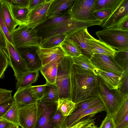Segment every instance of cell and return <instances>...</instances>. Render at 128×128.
<instances>
[{
    "instance_id": "4fadbf2b",
    "label": "cell",
    "mask_w": 128,
    "mask_h": 128,
    "mask_svg": "<svg viewBox=\"0 0 128 128\" xmlns=\"http://www.w3.org/2000/svg\"><path fill=\"white\" fill-rule=\"evenodd\" d=\"M52 0H47L40 6L30 10L27 25L28 27L34 29L47 20V13Z\"/></svg>"
},
{
    "instance_id": "e0dca14e",
    "label": "cell",
    "mask_w": 128,
    "mask_h": 128,
    "mask_svg": "<svg viewBox=\"0 0 128 128\" xmlns=\"http://www.w3.org/2000/svg\"><path fill=\"white\" fill-rule=\"evenodd\" d=\"M72 18L67 12L61 16L47 19L34 29L37 31L38 36L40 37L55 29Z\"/></svg>"
},
{
    "instance_id": "1f68e13d",
    "label": "cell",
    "mask_w": 128,
    "mask_h": 128,
    "mask_svg": "<svg viewBox=\"0 0 128 128\" xmlns=\"http://www.w3.org/2000/svg\"><path fill=\"white\" fill-rule=\"evenodd\" d=\"M18 109L19 108L14 100L11 106L2 117V118L16 125L19 126L18 122Z\"/></svg>"
},
{
    "instance_id": "8d00e7d4",
    "label": "cell",
    "mask_w": 128,
    "mask_h": 128,
    "mask_svg": "<svg viewBox=\"0 0 128 128\" xmlns=\"http://www.w3.org/2000/svg\"><path fill=\"white\" fill-rule=\"evenodd\" d=\"M128 113V98L123 106L114 117V120L116 125L119 123L124 118Z\"/></svg>"
},
{
    "instance_id": "11a10c76",
    "label": "cell",
    "mask_w": 128,
    "mask_h": 128,
    "mask_svg": "<svg viewBox=\"0 0 128 128\" xmlns=\"http://www.w3.org/2000/svg\"><path fill=\"white\" fill-rule=\"evenodd\" d=\"M2 119H3V118H0V120H1Z\"/></svg>"
},
{
    "instance_id": "484cf974",
    "label": "cell",
    "mask_w": 128,
    "mask_h": 128,
    "mask_svg": "<svg viewBox=\"0 0 128 128\" xmlns=\"http://www.w3.org/2000/svg\"><path fill=\"white\" fill-rule=\"evenodd\" d=\"M42 98L40 102H52L57 103L59 98V95L57 87L54 84L46 83Z\"/></svg>"
},
{
    "instance_id": "681fc988",
    "label": "cell",
    "mask_w": 128,
    "mask_h": 128,
    "mask_svg": "<svg viewBox=\"0 0 128 128\" xmlns=\"http://www.w3.org/2000/svg\"><path fill=\"white\" fill-rule=\"evenodd\" d=\"M116 126V128H124L128 126V113L123 120Z\"/></svg>"
},
{
    "instance_id": "2e32d148",
    "label": "cell",
    "mask_w": 128,
    "mask_h": 128,
    "mask_svg": "<svg viewBox=\"0 0 128 128\" xmlns=\"http://www.w3.org/2000/svg\"><path fill=\"white\" fill-rule=\"evenodd\" d=\"M38 48L16 49L25 62L29 71H40L42 66L41 61L36 52Z\"/></svg>"
},
{
    "instance_id": "816d5d0a",
    "label": "cell",
    "mask_w": 128,
    "mask_h": 128,
    "mask_svg": "<svg viewBox=\"0 0 128 128\" xmlns=\"http://www.w3.org/2000/svg\"><path fill=\"white\" fill-rule=\"evenodd\" d=\"M96 126L94 124V123L84 128H94Z\"/></svg>"
},
{
    "instance_id": "83f0119b",
    "label": "cell",
    "mask_w": 128,
    "mask_h": 128,
    "mask_svg": "<svg viewBox=\"0 0 128 128\" xmlns=\"http://www.w3.org/2000/svg\"><path fill=\"white\" fill-rule=\"evenodd\" d=\"M60 45L67 55L72 58L83 54L79 46L72 40L67 38Z\"/></svg>"
},
{
    "instance_id": "c3c4849f",
    "label": "cell",
    "mask_w": 128,
    "mask_h": 128,
    "mask_svg": "<svg viewBox=\"0 0 128 128\" xmlns=\"http://www.w3.org/2000/svg\"><path fill=\"white\" fill-rule=\"evenodd\" d=\"M6 39L0 26V47L4 50L6 48Z\"/></svg>"
},
{
    "instance_id": "277c9868",
    "label": "cell",
    "mask_w": 128,
    "mask_h": 128,
    "mask_svg": "<svg viewBox=\"0 0 128 128\" xmlns=\"http://www.w3.org/2000/svg\"><path fill=\"white\" fill-rule=\"evenodd\" d=\"M73 64L72 58L68 56L59 61L55 84L58 91L59 98H67L70 100L71 74Z\"/></svg>"
},
{
    "instance_id": "9c48e42d",
    "label": "cell",
    "mask_w": 128,
    "mask_h": 128,
    "mask_svg": "<svg viewBox=\"0 0 128 128\" xmlns=\"http://www.w3.org/2000/svg\"><path fill=\"white\" fill-rule=\"evenodd\" d=\"M39 114L38 102L19 108V126L21 128H35Z\"/></svg>"
},
{
    "instance_id": "f1b7e54d",
    "label": "cell",
    "mask_w": 128,
    "mask_h": 128,
    "mask_svg": "<svg viewBox=\"0 0 128 128\" xmlns=\"http://www.w3.org/2000/svg\"><path fill=\"white\" fill-rule=\"evenodd\" d=\"M72 58L74 64L78 66L83 70L91 72L98 76V69L93 65L90 58L86 55L82 54L78 57Z\"/></svg>"
},
{
    "instance_id": "44dd1931",
    "label": "cell",
    "mask_w": 128,
    "mask_h": 128,
    "mask_svg": "<svg viewBox=\"0 0 128 128\" xmlns=\"http://www.w3.org/2000/svg\"><path fill=\"white\" fill-rule=\"evenodd\" d=\"M90 46L93 54H102L113 58L116 50L105 43L95 38L92 36L89 39Z\"/></svg>"
},
{
    "instance_id": "f907efd6",
    "label": "cell",
    "mask_w": 128,
    "mask_h": 128,
    "mask_svg": "<svg viewBox=\"0 0 128 128\" xmlns=\"http://www.w3.org/2000/svg\"><path fill=\"white\" fill-rule=\"evenodd\" d=\"M14 125H15L3 119L0 120V128H8Z\"/></svg>"
},
{
    "instance_id": "9f6ffc18",
    "label": "cell",
    "mask_w": 128,
    "mask_h": 128,
    "mask_svg": "<svg viewBox=\"0 0 128 128\" xmlns=\"http://www.w3.org/2000/svg\"><path fill=\"white\" fill-rule=\"evenodd\" d=\"M124 128H128V127H125Z\"/></svg>"
},
{
    "instance_id": "f5cc1de1",
    "label": "cell",
    "mask_w": 128,
    "mask_h": 128,
    "mask_svg": "<svg viewBox=\"0 0 128 128\" xmlns=\"http://www.w3.org/2000/svg\"><path fill=\"white\" fill-rule=\"evenodd\" d=\"M8 128H20L19 126L14 125Z\"/></svg>"
},
{
    "instance_id": "cb8c5ba5",
    "label": "cell",
    "mask_w": 128,
    "mask_h": 128,
    "mask_svg": "<svg viewBox=\"0 0 128 128\" xmlns=\"http://www.w3.org/2000/svg\"><path fill=\"white\" fill-rule=\"evenodd\" d=\"M39 71H28L24 74L17 80L16 84V88H23L32 86L33 83L38 80Z\"/></svg>"
},
{
    "instance_id": "d6986e66",
    "label": "cell",
    "mask_w": 128,
    "mask_h": 128,
    "mask_svg": "<svg viewBox=\"0 0 128 128\" xmlns=\"http://www.w3.org/2000/svg\"><path fill=\"white\" fill-rule=\"evenodd\" d=\"M98 69V76L105 86L110 90L119 88L121 83L122 75L107 70Z\"/></svg>"
},
{
    "instance_id": "ffe728a7",
    "label": "cell",
    "mask_w": 128,
    "mask_h": 128,
    "mask_svg": "<svg viewBox=\"0 0 128 128\" xmlns=\"http://www.w3.org/2000/svg\"><path fill=\"white\" fill-rule=\"evenodd\" d=\"M30 86L18 88L14 94L13 98L19 108L36 103L38 101L32 96Z\"/></svg>"
},
{
    "instance_id": "3957f363",
    "label": "cell",
    "mask_w": 128,
    "mask_h": 128,
    "mask_svg": "<svg viewBox=\"0 0 128 128\" xmlns=\"http://www.w3.org/2000/svg\"><path fill=\"white\" fill-rule=\"evenodd\" d=\"M12 44L16 48H38L40 38L35 29L27 25H19L10 34Z\"/></svg>"
},
{
    "instance_id": "4316f807",
    "label": "cell",
    "mask_w": 128,
    "mask_h": 128,
    "mask_svg": "<svg viewBox=\"0 0 128 128\" xmlns=\"http://www.w3.org/2000/svg\"><path fill=\"white\" fill-rule=\"evenodd\" d=\"M9 3L12 14L15 20L20 25H27L30 11L28 8H21Z\"/></svg>"
},
{
    "instance_id": "9a60e30c",
    "label": "cell",
    "mask_w": 128,
    "mask_h": 128,
    "mask_svg": "<svg viewBox=\"0 0 128 128\" xmlns=\"http://www.w3.org/2000/svg\"><path fill=\"white\" fill-rule=\"evenodd\" d=\"M86 27L81 28L67 36L72 40L78 45L83 54L90 59L93 54L91 50L89 39L91 35L88 33Z\"/></svg>"
},
{
    "instance_id": "7402d4cb",
    "label": "cell",
    "mask_w": 128,
    "mask_h": 128,
    "mask_svg": "<svg viewBox=\"0 0 128 128\" xmlns=\"http://www.w3.org/2000/svg\"><path fill=\"white\" fill-rule=\"evenodd\" d=\"M0 5L4 20L8 31L10 34L20 24L13 17L10 4L7 0H0Z\"/></svg>"
},
{
    "instance_id": "7c38bea8",
    "label": "cell",
    "mask_w": 128,
    "mask_h": 128,
    "mask_svg": "<svg viewBox=\"0 0 128 128\" xmlns=\"http://www.w3.org/2000/svg\"><path fill=\"white\" fill-rule=\"evenodd\" d=\"M36 52L41 61L42 66L58 61L62 58L67 56L60 45L48 48L39 47Z\"/></svg>"
},
{
    "instance_id": "ba28073f",
    "label": "cell",
    "mask_w": 128,
    "mask_h": 128,
    "mask_svg": "<svg viewBox=\"0 0 128 128\" xmlns=\"http://www.w3.org/2000/svg\"><path fill=\"white\" fill-rule=\"evenodd\" d=\"M95 0H75L67 11L71 17L75 20L87 21L97 20L92 16V9Z\"/></svg>"
},
{
    "instance_id": "7a4b0ae2",
    "label": "cell",
    "mask_w": 128,
    "mask_h": 128,
    "mask_svg": "<svg viewBox=\"0 0 128 128\" xmlns=\"http://www.w3.org/2000/svg\"><path fill=\"white\" fill-rule=\"evenodd\" d=\"M99 86V96L104 106L106 116L114 117L123 106L128 96L123 94L118 89L109 90L100 78Z\"/></svg>"
},
{
    "instance_id": "d590c367",
    "label": "cell",
    "mask_w": 128,
    "mask_h": 128,
    "mask_svg": "<svg viewBox=\"0 0 128 128\" xmlns=\"http://www.w3.org/2000/svg\"><path fill=\"white\" fill-rule=\"evenodd\" d=\"M9 65V61L3 50L0 47V80L4 78Z\"/></svg>"
},
{
    "instance_id": "bcb514c9",
    "label": "cell",
    "mask_w": 128,
    "mask_h": 128,
    "mask_svg": "<svg viewBox=\"0 0 128 128\" xmlns=\"http://www.w3.org/2000/svg\"><path fill=\"white\" fill-rule=\"evenodd\" d=\"M10 3L22 8H28L29 0H8Z\"/></svg>"
},
{
    "instance_id": "ab89813d",
    "label": "cell",
    "mask_w": 128,
    "mask_h": 128,
    "mask_svg": "<svg viewBox=\"0 0 128 128\" xmlns=\"http://www.w3.org/2000/svg\"><path fill=\"white\" fill-rule=\"evenodd\" d=\"M95 118H86L81 120L72 126L64 128H84L94 123Z\"/></svg>"
},
{
    "instance_id": "4dcf8cb0",
    "label": "cell",
    "mask_w": 128,
    "mask_h": 128,
    "mask_svg": "<svg viewBox=\"0 0 128 128\" xmlns=\"http://www.w3.org/2000/svg\"><path fill=\"white\" fill-rule=\"evenodd\" d=\"M57 108L63 115L68 116L70 115L76 108V104L67 98H60L57 102Z\"/></svg>"
},
{
    "instance_id": "ac0fdd59",
    "label": "cell",
    "mask_w": 128,
    "mask_h": 128,
    "mask_svg": "<svg viewBox=\"0 0 128 128\" xmlns=\"http://www.w3.org/2000/svg\"><path fill=\"white\" fill-rule=\"evenodd\" d=\"M75 0H53L47 12L46 17L49 19L61 16L67 12Z\"/></svg>"
},
{
    "instance_id": "7bdbcfd3",
    "label": "cell",
    "mask_w": 128,
    "mask_h": 128,
    "mask_svg": "<svg viewBox=\"0 0 128 128\" xmlns=\"http://www.w3.org/2000/svg\"><path fill=\"white\" fill-rule=\"evenodd\" d=\"M0 26L4 34L6 40L12 44L11 37L6 27L4 19L0 5Z\"/></svg>"
},
{
    "instance_id": "74e56055",
    "label": "cell",
    "mask_w": 128,
    "mask_h": 128,
    "mask_svg": "<svg viewBox=\"0 0 128 128\" xmlns=\"http://www.w3.org/2000/svg\"><path fill=\"white\" fill-rule=\"evenodd\" d=\"M118 89L123 94L128 96V70L124 71L122 75L121 83Z\"/></svg>"
},
{
    "instance_id": "5b68a950",
    "label": "cell",
    "mask_w": 128,
    "mask_h": 128,
    "mask_svg": "<svg viewBox=\"0 0 128 128\" xmlns=\"http://www.w3.org/2000/svg\"><path fill=\"white\" fill-rule=\"evenodd\" d=\"M99 40L118 51L128 50V30L108 28L96 32Z\"/></svg>"
},
{
    "instance_id": "f35d334b",
    "label": "cell",
    "mask_w": 128,
    "mask_h": 128,
    "mask_svg": "<svg viewBox=\"0 0 128 128\" xmlns=\"http://www.w3.org/2000/svg\"><path fill=\"white\" fill-rule=\"evenodd\" d=\"M46 85L45 84L30 86V90L32 96L38 100L42 97Z\"/></svg>"
},
{
    "instance_id": "60d3db41",
    "label": "cell",
    "mask_w": 128,
    "mask_h": 128,
    "mask_svg": "<svg viewBox=\"0 0 128 128\" xmlns=\"http://www.w3.org/2000/svg\"><path fill=\"white\" fill-rule=\"evenodd\" d=\"M12 90L2 88L0 87V104L9 101L12 98Z\"/></svg>"
},
{
    "instance_id": "8992f818",
    "label": "cell",
    "mask_w": 128,
    "mask_h": 128,
    "mask_svg": "<svg viewBox=\"0 0 128 128\" xmlns=\"http://www.w3.org/2000/svg\"><path fill=\"white\" fill-rule=\"evenodd\" d=\"M128 21V0H122L117 7L102 21L104 28H114L124 30Z\"/></svg>"
},
{
    "instance_id": "e575fe53",
    "label": "cell",
    "mask_w": 128,
    "mask_h": 128,
    "mask_svg": "<svg viewBox=\"0 0 128 128\" xmlns=\"http://www.w3.org/2000/svg\"><path fill=\"white\" fill-rule=\"evenodd\" d=\"M113 58L124 72L128 70V50H116Z\"/></svg>"
},
{
    "instance_id": "5bb4252c",
    "label": "cell",
    "mask_w": 128,
    "mask_h": 128,
    "mask_svg": "<svg viewBox=\"0 0 128 128\" xmlns=\"http://www.w3.org/2000/svg\"><path fill=\"white\" fill-rule=\"evenodd\" d=\"M102 103L98 96L91 97L76 104V108L71 114L67 117L66 126L68 127L76 123V120L80 114L88 108Z\"/></svg>"
},
{
    "instance_id": "f6af8a7d",
    "label": "cell",
    "mask_w": 128,
    "mask_h": 128,
    "mask_svg": "<svg viewBox=\"0 0 128 128\" xmlns=\"http://www.w3.org/2000/svg\"><path fill=\"white\" fill-rule=\"evenodd\" d=\"M12 98L9 101L0 104V118L2 117L7 112L11 106L13 101Z\"/></svg>"
},
{
    "instance_id": "d6a6232c",
    "label": "cell",
    "mask_w": 128,
    "mask_h": 128,
    "mask_svg": "<svg viewBox=\"0 0 128 128\" xmlns=\"http://www.w3.org/2000/svg\"><path fill=\"white\" fill-rule=\"evenodd\" d=\"M67 117L64 116L57 107L52 116L51 124L54 128H66Z\"/></svg>"
},
{
    "instance_id": "f546056e",
    "label": "cell",
    "mask_w": 128,
    "mask_h": 128,
    "mask_svg": "<svg viewBox=\"0 0 128 128\" xmlns=\"http://www.w3.org/2000/svg\"><path fill=\"white\" fill-rule=\"evenodd\" d=\"M122 0H95L92 9V13L100 10H109L112 12Z\"/></svg>"
},
{
    "instance_id": "ee69618b",
    "label": "cell",
    "mask_w": 128,
    "mask_h": 128,
    "mask_svg": "<svg viewBox=\"0 0 128 128\" xmlns=\"http://www.w3.org/2000/svg\"><path fill=\"white\" fill-rule=\"evenodd\" d=\"M114 117L106 116L99 128H116Z\"/></svg>"
},
{
    "instance_id": "30bf717a",
    "label": "cell",
    "mask_w": 128,
    "mask_h": 128,
    "mask_svg": "<svg viewBox=\"0 0 128 128\" xmlns=\"http://www.w3.org/2000/svg\"><path fill=\"white\" fill-rule=\"evenodd\" d=\"M39 114L35 128H54L51 123L52 116L57 107V103L38 102Z\"/></svg>"
},
{
    "instance_id": "52a82bcc",
    "label": "cell",
    "mask_w": 128,
    "mask_h": 128,
    "mask_svg": "<svg viewBox=\"0 0 128 128\" xmlns=\"http://www.w3.org/2000/svg\"><path fill=\"white\" fill-rule=\"evenodd\" d=\"M6 43V50L3 51L9 61V65L13 70L15 78L17 80L28 70L17 49L7 40Z\"/></svg>"
},
{
    "instance_id": "6da1fadb",
    "label": "cell",
    "mask_w": 128,
    "mask_h": 128,
    "mask_svg": "<svg viewBox=\"0 0 128 128\" xmlns=\"http://www.w3.org/2000/svg\"><path fill=\"white\" fill-rule=\"evenodd\" d=\"M99 76L73 64L70 78V100L76 104L99 94Z\"/></svg>"
},
{
    "instance_id": "8fae6325",
    "label": "cell",
    "mask_w": 128,
    "mask_h": 128,
    "mask_svg": "<svg viewBox=\"0 0 128 128\" xmlns=\"http://www.w3.org/2000/svg\"><path fill=\"white\" fill-rule=\"evenodd\" d=\"M90 59L93 65L98 69L107 70L121 75L124 72L123 70L115 61L113 58L109 56L95 54Z\"/></svg>"
},
{
    "instance_id": "603a6c76",
    "label": "cell",
    "mask_w": 128,
    "mask_h": 128,
    "mask_svg": "<svg viewBox=\"0 0 128 128\" xmlns=\"http://www.w3.org/2000/svg\"><path fill=\"white\" fill-rule=\"evenodd\" d=\"M58 62H50L42 66L40 69V70L45 78L46 83L55 84L57 73Z\"/></svg>"
},
{
    "instance_id": "d4e9b609",
    "label": "cell",
    "mask_w": 128,
    "mask_h": 128,
    "mask_svg": "<svg viewBox=\"0 0 128 128\" xmlns=\"http://www.w3.org/2000/svg\"><path fill=\"white\" fill-rule=\"evenodd\" d=\"M67 36L65 33H58L50 36L40 40L39 47L48 48L60 45Z\"/></svg>"
},
{
    "instance_id": "836d02e7",
    "label": "cell",
    "mask_w": 128,
    "mask_h": 128,
    "mask_svg": "<svg viewBox=\"0 0 128 128\" xmlns=\"http://www.w3.org/2000/svg\"><path fill=\"white\" fill-rule=\"evenodd\" d=\"M106 110L104 106L102 103L90 107L85 110L80 114L76 120V123L84 118H92L96 114Z\"/></svg>"
},
{
    "instance_id": "b9f144b4",
    "label": "cell",
    "mask_w": 128,
    "mask_h": 128,
    "mask_svg": "<svg viewBox=\"0 0 128 128\" xmlns=\"http://www.w3.org/2000/svg\"><path fill=\"white\" fill-rule=\"evenodd\" d=\"M110 10H102L95 11L92 13V15L96 19L102 21L109 16L112 13Z\"/></svg>"
},
{
    "instance_id": "db71d44e",
    "label": "cell",
    "mask_w": 128,
    "mask_h": 128,
    "mask_svg": "<svg viewBox=\"0 0 128 128\" xmlns=\"http://www.w3.org/2000/svg\"><path fill=\"white\" fill-rule=\"evenodd\" d=\"M94 128H98L97 126H96Z\"/></svg>"
},
{
    "instance_id": "7dc6e473",
    "label": "cell",
    "mask_w": 128,
    "mask_h": 128,
    "mask_svg": "<svg viewBox=\"0 0 128 128\" xmlns=\"http://www.w3.org/2000/svg\"><path fill=\"white\" fill-rule=\"evenodd\" d=\"M47 0H29L28 8L29 10H34L40 6Z\"/></svg>"
}]
</instances>
